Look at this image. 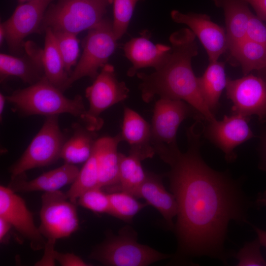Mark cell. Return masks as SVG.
Here are the masks:
<instances>
[{
	"label": "cell",
	"mask_w": 266,
	"mask_h": 266,
	"mask_svg": "<svg viewBox=\"0 0 266 266\" xmlns=\"http://www.w3.org/2000/svg\"><path fill=\"white\" fill-rule=\"evenodd\" d=\"M171 257L138 243L136 233L127 226L116 235L108 232L89 257L104 266H146Z\"/></svg>",
	"instance_id": "277c9868"
},
{
	"label": "cell",
	"mask_w": 266,
	"mask_h": 266,
	"mask_svg": "<svg viewBox=\"0 0 266 266\" xmlns=\"http://www.w3.org/2000/svg\"><path fill=\"white\" fill-rule=\"evenodd\" d=\"M54 258L63 266H90L82 259L72 253H63L55 251Z\"/></svg>",
	"instance_id": "e575fe53"
},
{
	"label": "cell",
	"mask_w": 266,
	"mask_h": 266,
	"mask_svg": "<svg viewBox=\"0 0 266 266\" xmlns=\"http://www.w3.org/2000/svg\"><path fill=\"white\" fill-rule=\"evenodd\" d=\"M252 226L257 235V238L261 246L266 248V231L261 230L254 225Z\"/></svg>",
	"instance_id": "ab89813d"
},
{
	"label": "cell",
	"mask_w": 266,
	"mask_h": 266,
	"mask_svg": "<svg viewBox=\"0 0 266 266\" xmlns=\"http://www.w3.org/2000/svg\"><path fill=\"white\" fill-rule=\"evenodd\" d=\"M123 141L130 145V154L142 161L152 158L155 154L151 142V125L133 109H124L122 132Z\"/></svg>",
	"instance_id": "ac0fdd59"
},
{
	"label": "cell",
	"mask_w": 266,
	"mask_h": 266,
	"mask_svg": "<svg viewBox=\"0 0 266 266\" xmlns=\"http://www.w3.org/2000/svg\"><path fill=\"white\" fill-rule=\"evenodd\" d=\"M79 172V169L75 165L65 163L61 166L44 172L31 180L22 179V174H20L11 179V183L8 187L16 193L56 191L67 185L71 184Z\"/></svg>",
	"instance_id": "d6986e66"
},
{
	"label": "cell",
	"mask_w": 266,
	"mask_h": 266,
	"mask_svg": "<svg viewBox=\"0 0 266 266\" xmlns=\"http://www.w3.org/2000/svg\"><path fill=\"white\" fill-rule=\"evenodd\" d=\"M246 38L266 46V25L252 13L247 24Z\"/></svg>",
	"instance_id": "836d02e7"
},
{
	"label": "cell",
	"mask_w": 266,
	"mask_h": 266,
	"mask_svg": "<svg viewBox=\"0 0 266 266\" xmlns=\"http://www.w3.org/2000/svg\"><path fill=\"white\" fill-rule=\"evenodd\" d=\"M248 122L249 117L239 114L225 115L222 120L208 122L204 135L224 153L228 162H232L236 158L235 148L254 136Z\"/></svg>",
	"instance_id": "4fadbf2b"
},
{
	"label": "cell",
	"mask_w": 266,
	"mask_h": 266,
	"mask_svg": "<svg viewBox=\"0 0 266 266\" xmlns=\"http://www.w3.org/2000/svg\"><path fill=\"white\" fill-rule=\"evenodd\" d=\"M122 141L119 133L97 139L94 147L98 160L99 187L108 193L115 191L119 185L120 153L118 146Z\"/></svg>",
	"instance_id": "e0dca14e"
},
{
	"label": "cell",
	"mask_w": 266,
	"mask_h": 266,
	"mask_svg": "<svg viewBox=\"0 0 266 266\" xmlns=\"http://www.w3.org/2000/svg\"><path fill=\"white\" fill-rule=\"evenodd\" d=\"M192 116L202 118L183 100L160 98L155 103L151 124V142L155 154L165 163L180 151L176 139L178 129L185 119Z\"/></svg>",
	"instance_id": "5b68a950"
},
{
	"label": "cell",
	"mask_w": 266,
	"mask_h": 266,
	"mask_svg": "<svg viewBox=\"0 0 266 266\" xmlns=\"http://www.w3.org/2000/svg\"><path fill=\"white\" fill-rule=\"evenodd\" d=\"M170 16L174 22L187 25L199 38L206 51L209 63L217 61L228 50L226 30L212 21L208 15L183 13L174 10Z\"/></svg>",
	"instance_id": "9a60e30c"
},
{
	"label": "cell",
	"mask_w": 266,
	"mask_h": 266,
	"mask_svg": "<svg viewBox=\"0 0 266 266\" xmlns=\"http://www.w3.org/2000/svg\"><path fill=\"white\" fill-rule=\"evenodd\" d=\"M225 89L233 103V114L266 119V82L261 77L249 73L236 79L227 78Z\"/></svg>",
	"instance_id": "8fae6325"
},
{
	"label": "cell",
	"mask_w": 266,
	"mask_h": 266,
	"mask_svg": "<svg viewBox=\"0 0 266 266\" xmlns=\"http://www.w3.org/2000/svg\"><path fill=\"white\" fill-rule=\"evenodd\" d=\"M198 124L187 130L186 152L180 150L166 163L170 168V189L177 204L173 264H188L190 259L201 256L226 263L224 244L229 223H248L250 203L240 181L204 161Z\"/></svg>",
	"instance_id": "6da1fadb"
},
{
	"label": "cell",
	"mask_w": 266,
	"mask_h": 266,
	"mask_svg": "<svg viewBox=\"0 0 266 266\" xmlns=\"http://www.w3.org/2000/svg\"><path fill=\"white\" fill-rule=\"evenodd\" d=\"M138 198L144 199L148 205L154 207L162 215L169 228L173 230V220L177 215V204L174 195L165 188L160 176L146 172L145 179L137 192Z\"/></svg>",
	"instance_id": "ffe728a7"
},
{
	"label": "cell",
	"mask_w": 266,
	"mask_h": 266,
	"mask_svg": "<svg viewBox=\"0 0 266 266\" xmlns=\"http://www.w3.org/2000/svg\"><path fill=\"white\" fill-rule=\"evenodd\" d=\"M5 40V32L3 25L2 23L0 25V44L1 46Z\"/></svg>",
	"instance_id": "7bdbcfd3"
},
{
	"label": "cell",
	"mask_w": 266,
	"mask_h": 266,
	"mask_svg": "<svg viewBox=\"0 0 266 266\" xmlns=\"http://www.w3.org/2000/svg\"><path fill=\"white\" fill-rule=\"evenodd\" d=\"M56 242L51 240H46L44 249V255L40 260L38 261L35 266H54L55 259L54 258V246Z\"/></svg>",
	"instance_id": "d590c367"
},
{
	"label": "cell",
	"mask_w": 266,
	"mask_h": 266,
	"mask_svg": "<svg viewBox=\"0 0 266 266\" xmlns=\"http://www.w3.org/2000/svg\"><path fill=\"white\" fill-rule=\"evenodd\" d=\"M45 30L44 46L40 52L41 66L45 78L62 91L68 76L53 31L49 28Z\"/></svg>",
	"instance_id": "7402d4cb"
},
{
	"label": "cell",
	"mask_w": 266,
	"mask_h": 266,
	"mask_svg": "<svg viewBox=\"0 0 266 266\" xmlns=\"http://www.w3.org/2000/svg\"><path fill=\"white\" fill-rule=\"evenodd\" d=\"M0 217L28 240L34 251L44 249L46 239L34 223L25 200L10 187L0 186Z\"/></svg>",
	"instance_id": "7c38bea8"
},
{
	"label": "cell",
	"mask_w": 266,
	"mask_h": 266,
	"mask_svg": "<svg viewBox=\"0 0 266 266\" xmlns=\"http://www.w3.org/2000/svg\"><path fill=\"white\" fill-rule=\"evenodd\" d=\"M110 200L109 214L129 223L148 204L140 202L133 195L122 191L108 193Z\"/></svg>",
	"instance_id": "f1b7e54d"
},
{
	"label": "cell",
	"mask_w": 266,
	"mask_h": 266,
	"mask_svg": "<svg viewBox=\"0 0 266 266\" xmlns=\"http://www.w3.org/2000/svg\"><path fill=\"white\" fill-rule=\"evenodd\" d=\"M66 72L77 64L79 54L77 34L64 31H53Z\"/></svg>",
	"instance_id": "f546056e"
},
{
	"label": "cell",
	"mask_w": 266,
	"mask_h": 266,
	"mask_svg": "<svg viewBox=\"0 0 266 266\" xmlns=\"http://www.w3.org/2000/svg\"><path fill=\"white\" fill-rule=\"evenodd\" d=\"M129 90L125 82L116 77L113 66L106 64L101 68L85 96L89 103L84 122L89 129L97 131L102 126L100 114L114 104L126 100Z\"/></svg>",
	"instance_id": "30bf717a"
},
{
	"label": "cell",
	"mask_w": 266,
	"mask_h": 266,
	"mask_svg": "<svg viewBox=\"0 0 266 266\" xmlns=\"http://www.w3.org/2000/svg\"><path fill=\"white\" fill-rule=\"evenodd\" d=\"M254 8L257 16L262 21H266V0H245Z\"/></svg>",
	"instance_id": "8d00e7d4"
},
{
	"label": "cell",
	"mask_w": 266,
	"mask_h": 266,
	"mask_svg": "<svg viewBox=\"0 0 266 266\" xmlns=\"http://www.w3.org/2000/svg\"><path fill=\"white\" fill-rule=\"evenodd\" d=\"M65 142L58 115L47 116L21 158L10 167L11 179L28 170L53 163L60 158Z\"/></svg>",
	"instance_id": "ba28073f"
},
{
	"label": "cell",
	"mask_w": 266,
	"mask_h": 266,
	"mask_svg": "<svg viewBox=\"0 0 266 266\" xmlns=\"http://www.w3.org/2000/svg\"><path fill=\"white\" fill-rule=\"evenodd\" d=\"M72 135L65 142L60 158L65 163L75 165L85 163L90 157L96 143V134L86 126L76 124Z\"/></svg>",
	"instance_id": "603a6c76"
},
{
	"label": "cell",
	"mask_w": 266,
	"mask_h": 266,
	"mask_svg": "<svg viewBox=\"0 0 266 266\" xmlns=\"http://www.w3.org/2000/svg\"><path fill=\"white\" fill-rule=\"evenodd\" d=\"M196 35L189 28H182L169 36L171 51L166 61L150 74L137 72L141 80L142 100L149 102L155 96L181 100L189 104L207 122L216 119L200 94L192 67V60L198 54Z\"/></svg>",
	"instance_id": "7a4b0ae2"
},
{
	"label": "cell",
	"mask_w": 266,
	"mask_h": 266,
	"mask_svg": "<svg viewBox=\"0 0 266 266\" xmlns=\"http://www.w3.org/2000/svg\"><path fill=\"white\" fill-rule=\"evenodd\" d=\"M6 100V96H4L2 93L0 94V117L2 118V115L3 112L5 103Z\"/></svg>",
	"instance_id": "b9f144b4"
},
{
	"label": "cell",
	"mask_w": 266,
	"mask_h": 266,
	"mask_svg": "<svg viewBox=\"0 0 266 266\" xmlns=\"http://www.w3.org/2000/svg\"><path fill=\"white\" fill-rule=\"evenodd\" d=\"M60 88L44 76L30 86L6 96L15 109L26 115H41L46 117L67 113L85 121L87 110L83 98L77 96L66 97Z\"/></svg>",
	"instance_id": "3957f363"
},
{
	"label": "cell",
	"mask_w": 266,
	"mask_h": 266,
	"mask_svg": "<svg viewBox=\"0 0 266 266\" xmlns=\"http://www.w3.org/2000/svg\"><path fill=\"white\" fill-rule=\"evenodd\" d=\"M51 0H29L18 6L12 15L2 23L5 41L10 51L19 52L24 39L41 24Z\"/></svg>",
	"instance_id": "5bb4252c"
},
{
	"label": "cell",
	"mask_w": 266,
	"mask_h": 266,
	"mask_svg": "<svg viewBox=\"0 0 266 266\" xmlns=\"http://www.w3.org/2000/svg\"><path fill=\"white\" fill-rule=\"evenodd\" d=\"M113 0H57L47 8L42 24L44 29L78 34L104 18Z\"/></svg>",
	"instance_id": "8992f818"
},
{
	"label": "cell",
	"mask_w": 266,
	"mask_h": 266,
	"mask_svg": "<svg viewBox=\"0 0 266 266\" xmlns=\"http://www.w3.org/2000/svg\"><path fill=\"white\" fill-rule=\"evenodd\" d=\"M261 245L257 238L245 243L236 254L238 266H266V261L263 256Z\"/></svg>",
	"instance_id": "d6a6232c"
},
{
	"label": "cell",
	"mask_w": 266,
	"mask_h": 266,
	"mask_svg": "<svg viewBox=\"0 0 266 266\" xmlns=\"http://www.w3.org/2000/svg\"><path fill=\"white\" fill-rule=\"evenodd\" d=\"M259 167L266 171V132L264 133L260 148V162Z\"/></svg>",
	"instance_id": "74e56055"
},
{
	"label": "cell",
	"mask_w": 266,
	"mask_h": 266,
	"mask_svg": "<svg viewBox=\"0 0 266 266\" xmlns=\"http://www.w3.org/2000/svg\"><path fill=\"white\" fill-rule=\"evenodd\" d=\"M227 80L225 63L218 61L209 63L202 75L198 77L202 98L213 113L219 106V100L226 88Z\"/></svg>",
	"instance_id": "cb8c5ba5"
},
{
	"label": "cell",
	"mask_w": 266,
	"mask_h": 266,
	"mask_svg": "<svg viewBox=\"0 0 266 266\" xmlns=\"http://www.w3.org/2000/svg\"><path fill=\"white\" fill-rule=\"evenodd\" d=\"M40 233L46 240L56 242L69 236L79 228L76 204L60 190L44 192L41 196Z\"/></svg>",
	"instance_id": "9c48e42d"
},
{
	"label": "cell",
	"mask_w": 266,
	"mask_h": 266,
	"mask_svg": "<svg viewBox=\"0 0 266 266\" xmlns=\"http://www.w3.org/2000/svg\"><path fill=\"white\" fill-rule=\"evenodd\" d=\"M224 12L229 51L246 38L247 24L252 14L245 0H212Z\"/></svg>",
	"instance_id": "44dd1931"
},
{
	"label": "cell",
	"mask_w": 266,
	"mask_h": 266,
	"mask_svg": "<svg viewBox=\"0 0 266 266\" xmlns=\"http://www.w3.org/2000/svg\"><path fill=\"white\" fill-rule=\"evenodd\" d=\"M141 161L139 157L132 154L126 156L120 153L119 182L115 191H122L137 198L139 188L146 175Z\"/></svg>",
	"instance_id": "4316f807"
},
{
	"label": "cell",
	"mask_w": 266,
	"mask_h": 266,
	"mask_svg": "<svg viewBox=\"0 0 266 266\" xmlns=\"http://www.w3.org/2000/svg\"><path fill=\"white\" fill-rule=\"evenodd\" d=\"M42 72V69L30 58L28 60L4 53L0 54L1 81L8 77L15 76L32 85L43 77Z\"/></svg>",
	"instance_id": "484cf974"
},
{
	"label": "cell",
	"mask_w": 266,
	"mask_h": 266,
	"mask_svg": "<svg viewBox=\"0 0 266 266\" xmlns=\"http://www.w3.org/2000/svg\"><path fill=\"white\" fill-rule=\"evenodd\" d=\"M77 204L98 213H110V200L108 193L96 187L83 193L78 198Z\"/></svg>",
	"instance_id": "1f68e13d"
},
{
	"label": "cell",
	"mask_w": 266,
	"mask_h": 266,
	"mask_svg": "<svg viewBox=\"0 0 266 266\" xmlns=\"http://www.w3.org/2000/svg\"><path fill=\"white\" fill-rule=\"evenodd\" d=\"M12 226L5 220L0 217V241L3 242L9 233Z\"/></svg>",
	"instance_id": "f35d334b"
},
{
	"label": "cell",
	"mask_w": 266,
	"mask_h": 266,
	"mask_svg": "<svg viewBox=\"0 0 266 266\" xmlns=\"http://www.w3.org/2000/svg\"><path fill=\"white\" fill-rule=\"evenodd\" d=\"M118 39L112 27V22L103 19L88 30L83 45L82 55L74 69L65 83L62 91L84 77L95 79L99 68L107 62L117 46Z\"/></svg>",
	"instance_id": "52a82bcc"
},
{
	"label": "cell",
	"mask_w": 266,
	"mask_h": 266,
	"mask_svg": "<svg viewBox=\"0 0 266 266\" xmlns=\"http://www.w3.org/2000/svg\"><path fill=\"white\" fill-rule=\"evenodd\" d=\"M232 59L239 64L244 75L266 67V46L245 38L229 50Z\"/></svg>",
	"instance_id": "d4e9b609"
},
{
	"label": "cell",
	"mask_w": 266,
	"mask_h": 266,
	"mask_svg": "<svg viewBox=\"0 0 266 266\" xmlns=\"http://www.w3.org/2000/svg\"><path fill=\"white\" fill-rule=\"evenodd\" d=\"M18 0L23 3V2H26V1H28V0Z\"/></svg>",
	"instance_id": "ee69618b"
},
{
	"label": "cell",
	"mask_w": 266,
	"mask_h": 266,
	"mask_svg": "<svg viewBox=\"0 0 266 266\" xmlns=\"http://www.w3.org/2000/svg\"><path fill=\"white\" fill-rule=\"evenodd\" d=\"M139 0H113L112 27L118 40L126 33L133 12Z\"/></svg>",
	"instance_id": "4dcf8cb0"
},
{
	"label": "cell",
	"mask_w": 266,
	"mask_h": 266,
	"mask_svg": "<svg viewBox=\"0 0 266 266\" xmlns=\"http://www.w3.org/2000/svg\"><path fill=\"white\" fill-rule=\"evenodd\" d=\"M123 49L125 56L132 64L127 75L133 77L142 68H160L166 61L171 48L166 45L154 44L150 40L148 32L144 31L140 36L126 42Z\"/></svg>",
	"instance_id": "2e32d148"
},
{
	"label": "cell",
	"mask_w": 266,
	"mask_h": 266,
	"mask_svg": "<svg viewBox=\"0 0 266 266\" xmlns=\"http://www.w3.org/2000/svg\"><path fill=\"white\" fill-rule=\"evenodd\" d=\"M99 179L97 157L93 148L91 155L79 170L76 179L66 193L67 198L72 202L77 204L78 198L83 193L99 187Z\"/></svg>",
	"instance_id": "83f0119b"
},
{
	"label": "cell",
	"mask_w": 266,
	"mask_h": 266,
	"mask_svg": "<svg viewBox=\"0 0 266 266\" xmlns=\"http://www.w3.org/2000/svg\"><path fill=\"white\" fill-rule=\"evenodd\" d=\"M255 203L258 207H266V190L258 194Z\"/></svg>",
	"instance_id": "60d3db41"
}]
</instances>
